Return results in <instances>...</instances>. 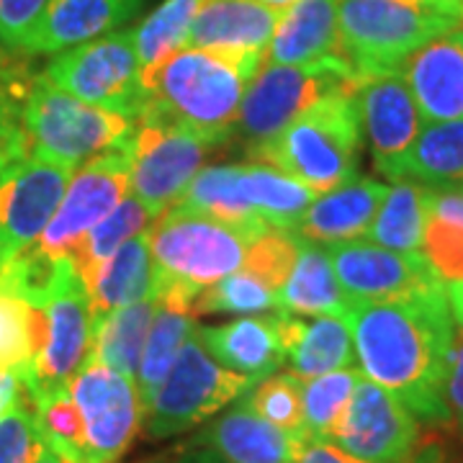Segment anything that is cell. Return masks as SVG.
Here are the masks:
<instances>
[{
	"label": "cell",
	"mask_w": 463,
	"mask_h": 463,
	"mask_svg": "<svg viewBox=\"0 0 463 463\" xmlns=\"http://www.w3.org/2000/svg\"><path fill=\"white\" fill-rule=\"evenodd\" d=\"M44 75L75 99L127 116L134 124L145 106L134 32H111L80 47L60 52L47 65Z\"/></svg>",
	"instance_id": "10"
},
{
	"label": "cell",
	"mask_w": 463,
	"mask_h": 463,
	"mask_svg": "<svg viewBox=\"0 0 463 463\" xmlns=\"http://www.w3.org/2000/svg\"><path fill=\"white\" fill-rule=\"evenodd\" d=\"M281 309L279 291L250 270H234L222 281L201 288L194 298V317L203 315H258Z\"/></svg>",
	"instance_id": "38"
},
{
	"label": "cell",
	"mask_w": 463,
	"mask_h": 463,
	"mask_svg": "<svg viewBox=\"0 0 463 463\" xmlns=\"http://www.w3.org/2000/svg\"><path fill=\"white\" fill-rule=\"evenodd\" d=\"M283 315L286 312L242 317L216 327H201L196 335L216 364L258 381L276 373L286 364Z\"/></svg>",
	"instance_id": "22"
},
{
	"label": "cell",
	"mask_w": 463,
	"mask_h": 463,
	"mask_svg": "<svg viewBox=\"0 0 463 463\" xmlns=\"http://www.w3.org/2000/svg\"><path fill=\"white\" fill-rule=\"evenodd\" d=\"M85 428V463H116L132 446L142 425V399L137 383L118 371L88 364L67 383Z\"/></svg>",
	"instance_id": "13"
},
{
	"label": "cell",
	"mask_w": 463,
	"mask_h": 463,
	"mask_svg": "<svg viewBox=\"0 0 463 463\" xmlns=\"http://www.w3.org/2000/svg\"><path fill=\"white\" fill-rule=\"evenodd\" d=\"M252 383L250 376L216 364L194 332L142 417L145 432L152 440L181 435L242 397Z\"/></svg>",
	"instance_id": "9"
},
{
	"label": "cell",
	"mask_w": 463,
	"mask_h": 463,
	"mask_svg": "<svg viewBox=\"0 0 463 463\" xmlns=\"http://www.w3.org/2000/svg\"><path fill=\"white\" fill-rule=\"evenodd\" d=\"M399 70L425 124L463 118V29L440 33Z\"/></svg>",
	"instance_id": "20"
},
{
	"label": "cell",
	"mask_w": 463,
	"mask_h": 463,
	"mask_svg": "<svg viewBox=\"0 0 463 463\" xmlns=\"http://www.w3.org/2000/svg\"><path fill=\"white\" fill-rule=\"evenodd\" d=\"M181 463H224L216 453H212L209 448H201V450H194V453H188Z\"/></svg>",
	"instance_id": "51"
},
{
	"label": "cell",
	"mask_w": 463,
	"mask_h": 463,
	"mask_svg": "<svg viewBox=\"0 0 463 463\" xmlns=\"http://www.w3.org/2000/svg\"><path fill=\"white\" fill-rule=\"evenodd\" d=\"M325 248L330 252L340 288L345 291L353 307L410 298L446 286L435 276L422 252H397L368 240H353Z\"/></svg>",
	"instance_id": "16"
},
{
	"label": "cell",
	"mask_w": 463,
	"mask_h": 463,
	"mask_svg": "<svg viewBox=\"0 0 463 463\" xmlns=\"http://www.w3.org/2000/svg\"><path fill=\"white\" fill-rule=\"evenodd\" d=\"M216 147H222L216 139L185 124L160 118L137 121L129 167L132 196L142 201L152 216L163 214L181 201Z\"/></svg>",
	"instance_id": "11"
},
{
	"label": "cell",
	"mask_w": 463,
	"mask_h": 463,
	"mask_svg": "<svg viewBox=\"0 0 463 463\" xmlns=\"http://www.w3.org/2000/svg\"><path fill=\"white\" fill-rule=\"evenodd\" d=\"M361 142L364 129L355 93H332L298 114L250 157L279 167L315 194H327L355 178Z\"/></svg>",
	"instance_id": "3"
},
{
	"label": "cell",
	"mask_w": 463,
	"mask_h": 463,
	"mask_svg": "<svg viewBox=\"0 0 463 463\" xmlns=\"http://www.w3.org/2000/svg\"><path fill=\"white\" fill-rule=\"evenodd\" d=\"M155 294V260L147 234H137L116 250L114 258L100 268L99 279L88 288L93 325L139 298Z\"/></svg>",
	"instance_id": "30"
},
{
	"label": "cell",
	"mask_w": 463,
	"mask_h": 463,
	"mask_svg": "<svg viewBox=\"0 0 463 463\" xmlns=\"http://www.w3.org/2000/svg\"><path fill=\"white\" fill-rule=\"evenodd\" d=\"M355 103L361 114V129L373 155V165L386 173L410 149L425 124L417 111L412 90L402 70L379 72L361 80L355 90Z\"/></svg>",
	"instance_id": "18"
},
{
	"label": "cell",
	"mask_w": 463,
	"mask_h": 463,
	"mask_svg": "<svg viewBox=\"0 0 463 463\" xmlns=\"http://www.w3.org/2000/svg\"><path fill=\"white\" fill-rule=\"evenodd\" d=\"M458 327H461V332H463V322H461V325H458Z\"/></svg>",
	"instance_id": "54"
},
{
	"label": "cell",
	"mask_w": 463,
	"mask_h": 463,
	"mask_svg": "<svg viewBox=\"0 0 463 463\" xmlns=\"http://www.w3.org/2000/svg\"><path fill=\"white\" fill-rule=\"evenodd\" d=\"M39 440L65 463H85V428L67 386L29 394Z\"/></svg>",
	"instance_id": "35"
},
{
	"label": "cell",
	"mask_w": 463,
	"mask_h": 463,
	"mask_svg": "<svg viewBox=\"0 0 463 463\" xmlns=\"http://www.w3.org/2000/svg\"><path fill=\"white\" fill-rule=\"evenodd\" d=\"M361 376L364 371L358 368H340L317 379L301 381V410L307 438L332 440V432L337 430Z\"/></svg>",
	"instance_id": "37"
},
{
	"label": "cell",
	"mask_w": 463,
	"mask_h": 463,
	"mask_svg": "<svg viewBox=\"0 0 463 463\" xmlns=\"http://www.w3.org/2000/svg\"><path fill=\"white\" fill-rule=\"evenodd\" d=\"M283 340L288 371L298 381L353 368L358 361L345 317L317 315L301 319L297 315H283Z\"/></svg>",
	"instance_id": "26"
},
{
	"label": "cell",
	"mask_w": 463,
	"mask_h": 463,
	"mask_svg": "<svg viewBox=\"0 0 463 463\" xmlns=\"http://www.w3.org/2000/svg\"><path fill=\"white\" fill-rule=\"evenodd\" d=\"M132 139L90 157L80 170L72 173L47 230L33 242L36 248L54 258H67L83 242L85 234L121 203L129 191Z\"/></svg>",
	"instance_id": "12"
},
{
	"label": "cell",
	"mask_w": 463,
	"mask_h": 463,
	"mask_svg": "<svg viewBox=\"0 0 463 463\" xmlns=\"http://www.w3.org/2000/svg\"><path fill=\"white\" fill-rule=\"evenodd\" d=\"M42 440L33 422L32 399L24 394L0 414V463H33Z\"/></svg>",
	"instance_id": "41"
},
{
	"label": "cell",
	"mask_w": 463,
	"mask_h": 463,
	"mask_svg": "<svg viewBox=\"0 0 463 463\" xmlns=\"http://www.w3.org/2000/svg\"><path fill=\"white\" fill-rule=\"evenodd\" d=\"M345 319L365 379L402 399L417 420L450 422L446 376L456 319L446 286L410 298L355 304Z\"/></svg>",
	"instance_id": "1"
},
{
	"label": "cell",
	"mask_w": 463,
	"mask_h": 463,
	"mask_svg": "<svg viewBox=\"0 0 463 463\" xmlns=\"http://www.w3.org/2000/svg\"><path fill=\"white\" fill-rule=\"evenodd\" d=\"M263 3H268V5H273V8H288L294 0H263Z\"/></svg>",
	"instance_id": "53"
},
{
	"label": "cell",
	"mask_w": 463,
	"mask_h": 463,
	"mask_svg": "<svg viewBox=\"0 0 463 463\" xmlns=\"http://www.w3.org/2000/svg\"><path fill=\"white\" fill-rule=\"evenodd\" d=\"M420 252L443 283L463 281V224L430 216Z\"/></svg>",
	"instance_id": "42"
},
{
	"label": "cell",
	"mask_w": 463,
	"mask_h": 463,
	"mask_svg": "<svg viewBox=\"0 0 463 463\" xmlns=\"http://www.w3.org/2000/svg\"><path fill=\"white\" fill-rule=\"evenodd\" d=\"M268 227L232 224L185 206H170L147 227L157 281L201 291L240 270L250 245Z\"/></svg>",
	"instance_id": "4"
},
{
	"label": "cell",
	"mask_w": 463,
	"mask_h": 463,
	"mask_svg": "<svg viewBox=\"0 0 463 463\" xmlns=\"http://www.w3.org/2000/svg\"><path fill=\"white\" fill-rule=\"evenodd\" d=\"M21 394H24V383L18 379L16 371L0 368V414L5 412Z\"/></svg>",
	"instance_id": "48"
},
{
	"label": "cell",
	"mask_w": 463,
	"mask_h": 463,
	"mask_svg": "<svg viewBox=\"0 0 463 463\" xmlns=\"http://www.w3.org/2000/svg\"><path fill=\"white\" fill-rule=\"evenodd\" d=\"M21 127L29 155L72 170L106 149L127 145L137 129L132 118L75 99L47 75L29 88L21 106Z\"/></svg>",
	"instance_id": "6"
},
{
	"label": "cell",
	"mask_w": 463,
	"mask_h": 463,
	"mask_svg": "<svg viewBox=\"0 0 463 463\" xmlns=\"http://www.w3.org/2000/svg\"><path fill=\"white\" fill-rule=\"evenodd\" d=\"M315 191L265 163L203 167L185 188L178 206L245 227L294 232Z\"/></svg>",
	"instance_id": "7"
},
{
	"label": "cell",
	"mask_w": 463,
	"mask_h": 463,
	"mask_svg": "<svg viewBox=\"0 0 463 463\" xmlns=\"http://www.w3.org/2000/svg\"><path fill=\"white\" fill-rule=\"evenodd\" d=\"M383 175L428 188L463 185V118L422 124L410 149Z\"/></svg>",
	"instance_id": "27"
},
{
	"label": "cell",
	"mask_w": 463,
	"mask_h": 463,
	"mask_svg": "<svg viewBox=\"0 0 463 463\" xmlns=\"http://www.w3.org/2000/svg\"><path fill=\"white\" fill-rule=\"evenodd\" d=\"M361 80L340 54L307 65H263L242 96L232 139L252 155L317 100L332 93H355Z\"/></svg>",
	"instance_id": "8"
},
{
	"label": "cell",
	"mask_w": 463,
	"mask_h": 463,
	"mask_svg": "<svg viewBox=\"0 0 463 463\" xmlns=\"http://www.w3.org/2000/svg\"><path fill=\"white\" fill-rule=\"evenodd\" d=\"M448 304H450V312H453V319L461 325L463 322V281L461 283H448Z\"/></svg>",
	"instance_id": "50"
},
{
	"label": "cell",
	"mask_w": 463,
	"mask_h": 463,
	"mask_svg": "<svg viewBox=\"0 0 463 463\" xmlns=\"http://www.w3.org/2000/svg\"><path fill=\"white\" fill-rule=\"evenodd\" d=\"M52 0H0V44L21 50Z\"/></svg>",
	"instance_id": "43"
},
{
	"label": "cell",
	"mask_w": 463,
	"mask_h": 463,
	"mask_svg": "<svg viewBox=\"0 0 463 463\" xmlns=\"http://www.w3.org/2000/svg\"><path fill=\"white\" fill-rule=\"evenodd\" d=\"M260 67L263 62L183 47L142 72L145 106L137 121H175L224 145L232 139L242 96Z\"/></svg>",
	"instance_id": "2"
},
{
	"label": "cell",
	"mask_w": 463,
	"mask_h": 463,
	"mask_svg": "<svg viewBox=\"0 0 463 463\" xmlns=\"http://www.w3.org/2000/svg\"><path fill=\"white\" fill-rule=\"evenodd\" d=\"M283 11L263 0H206L191 24L185 47L265 65V50Z\"/></svg>",
	"instance_id": "19"
},
{
	"label": "cell",
	"mask_w": 463,
	"mask_h": 463,
	"mask_svg": "<svg viewBox=\"0 0 463 463\" xmlns=\"http://www.w3.org/2000/svg\"><path fill=\"white\" fill-rule=\"evenodd\" d=\"M157 312H160V301L155 294H149L99 319L93 325V343L88 361L109 365L137 383L139 358Z\"/></svg>",
	"instance_id": "29"
},
{
	"label": "cell",
	"mask_w": 463,
	"mask_h": 463,
	"mask_svg": "<svg viewBox=\"0 0 463 463\" xmlns=\"http://www.w3.org/2000/svg\"><path fill=\"white\" fill-rule=\"evenodd\" d=\"M47 337L32 368L21 376L26 394L67 386L88 364L93 343V312L80 276L70 265L44 307Z\"/></svg>",
	"instance_id": "17"
},
{
	"label": "cell",
	"mask_w": 463,
	"mask_h": 463,
	"mask_svg": "<svg viewBox=\"0 0 463 463\" xmlns=\"http://www.w3.org/2000/svg\"><path fill=\"white\" fill-rule=\"evenodd\" d=\"M248 404L270 425L294 435H304V410H301V381L288 373L265 376L250 394Z\"/></svg>",
	"instance_id": "39"
},
{
	"label": "cell",
	"mask_w": 463,
	"mask_h": 463,
	"mask_svg": "<svg viewBox=\"0 0 463 463\" xmlns=\"http://www.w3.org/2000/svg\"><path fill=\"white\" fill-rule=\"evenodd\" d=\"M410 463H446V450L440 443H425V446H420L414 450L412 461Z\"/></svg>",
	"instance_id": "49"
},
{
	"label": "cell",
	"mask_w": 463,
	"mask_h": 463,
	"mask_svg": "<svg viewBox=\"0 0 463 463\" xmlns=\"http://www.w3.org/2000/svg\"><path fill=\"white\" fill-rule=\"evenodd\" d=\"M297 252L298 237L294 232L268 227L250 245L248 258L242 263V270L255 273L268 286H273L276 291H281V286L288 279L294 263H297Z\"/></svg>",
	"instance_id": "40"
},
{
	"label": "cell",
	"mask_w": 463,
	"mask_h": 463,
	"mask_svg": "<svg viewBox=\"0 0 463 463\" xmlns=\"http://www.w3.org/2000/svg\"><path fill=\"white\" fill-rule=\"evenodd\" d=\"M330 443L361 461L410 463L420 448V422L389 389L361 376Z\"/></svg>",
	"instance_id": "14"
},
{
	"label": "cell",
	"mask_w": 463,
	"mask_h": 463,
	"mask_svg": "<svg viewBox=\"0 0 463 463\" xmlns=\"http://www.w3.org/2000/svg\"><path fill=\"white\" fill-rule=\"evenodd\" d=\"M340 57L358 78L392 72L461 21L430 0H340Z\"/></svg>",
	"instance_id": "5"
},
{
	"label": "cell",
	"mask_w": 463,
	"mask_h": 463,
	"mask_svg": "<svg viewBox=\"0 0 463 463\" xmlns=\"http://www.w3.org/2000/svg\"><path fill=\"white\" fill-rule=\"evenodd\" d=\"M47 337L44 309L18 298L0 283V368L16 371L18 379L32 368Z\"/></svg>",
	"instance_id": "33"
},
{
	"label": "cell",
	"mask_w": 463,
	"mask_h": 463,
	"mask_svg": "<svg viewBox=\"0 0 463 463\" xmlns=\"http://www.w3.org/2000/svg\"><path fill=\"white\" fill-rule=\"evenodd\" d=\"M33 463H65L52 448H47L44 443H42V450H39V456H36V461Z\"/></svg>",
	"instance_id": "52"
},
{
	"label": "cell",
	"mask_w": 463,
	"mask_h": 463,
	"mask_svg": "<svg viewBox=\"0 0 463 463\" xmlns=\"http://www.w3.org/2000/svg\"><path fill=\"white\" fill-rule=\"evenodd\" d=\"M142 0H52L21 52L60 54L132 21Z\"/></svg>",
	"instance_id": "21"
},
{
	"label": "cell",
	"mask_w": 463,
	"mask_h": 463,
	"mask_svg": "<svg viewBox=\"0 0 463 463\" xmlns=\"http://www.w3.org/2000/svg\"><path fill=\"white\" fill-rule=\"evenodd\" d=\"M72 173V167L26 155L0 175V263H8L42 237Z\"/></svg>",
	"instance_id": "15"
},
{
	"label": "cell",
	"mask_w": 463,
	"mask_h": 463,
	"mask_svg": "<svg viewBox=\"0 0 463 463\" xmlns=\"http://www.w3.org/2000/svg\"><path fill=\"white\" fill-rule=\"evenodd\" d=\"M430 216L463 224V185L430 188Z\"/></svg>",
	"instance_id": "47"
},
{
	"label": "cell",
	"mask_w": 463,
	"mask_h": 463,
	"mask_svg": "<svg viewBox=\"0 0 463 463\" xmlns=\"http://www.w3.org/2000/svg\"><path fill=\"white\" fill-rule=\"evenodd\" d=\"M26 155L29 152L21 127V111L5 93H0V175Z\"/></svg>",
	"instance_id": "44"
},
{
	"label": "cell",
	"mask_w": 463,
	"mask_h": 463,
	"mask_svg": "<svg viewBox=\"0 0 463 463\" xmlns=\"http://www.w3.org/2000/svg\"><path fill=\"white\" fill-rule=\"evenodd\" d=\"M340 0H294L265 50L268 65H307L340 54Z\"/></svg>",
	"instance_id": "25"
},
{
	"label": "cell",
	"mask_w": 463,
	"mask_h": 463,
	"mask_svg": "<svg viewBox=\"0 0 463 463\" xmlns=\"http://www.w3.org/2000/svg\"><path fill=\"white\" fill-rule=\"evenodd\" d=\"M297 463H368V461H361V458L350 456V453H345L343 448H337L335 443H330V440H319V438H307V435H304V440H301V446H298Z\"/></svg>",
	"instance_id": "46"
},
{
	"label": "cell",
	"mask_w": 463,
	"mask_h": 463,
	"mask_svg": "<svg viewBox=\"0 0 463 463\" xmlns=\"http://www.w3.org/2000/svg\"><path fill=\"white\" fill-rule=\"evenodd\" d=\"M430 219V188L414 181L389 185L364 240L397 252H420Z\"/></svg>",
	"instance_id": "31"
},
{
	"label": "cell",
	"mask_w": 463,
	"mask_h": 463,
	"mask_svg": "<svg viewBox=\"0 0 463 463\" xmlns=\"http://www.w3.org/2000/svg\"><path fill=\"white\" fill-rule=\"evenodd\" d=\"M304 435L270 425L248 402L222 414L199 438L224 463H297Z\"/></svg>",
	"instance_id": "24"
},
{
	"label": "cell",
	"mask_w": 463,
	"mask_h": 463,
	"mask_svg": "<svg viewBox=\"0 0 463 463\" xmlns=\"http://www.w3.org/2000/svg\"><path fill=\"white\" fill-rule=\"evenodd\" d=\"M446 404L450 422L463 435V335L456 337V345L450 353V365L446 376Z\"/></svg>",
	"instance_id": "45"
},
{
	"label": "cell",
	"mask_w": 463,
	"mask_h": 463,
	"mask_svg": "<svg viewBox=\"0 0 463 463\" xmlns=\"http://www.w3.org/2000/svg\"><path fill=\"white\" fill-rule=\"evenodd\" d=\"M194 319L196 317L183 315L175 309H165V307H160V312L155 317L145 350H142V358H139V371H137V392H139L145 412L155 399V392L165 381L167 371L175 364L185 340L196 332Z\"/></svg>",
	"instance_id": "34"
},
{
	"label": "cell",
	"mask_w": 463,
	"mask_h": 463,
	"mask_svg": "<svg viewBox=\"0 0 463 463\" xmlns=\"http://www.w3.org/2000/svg\"><path fill=\"white\" fill-rule=\"evenodd\" d=\"M279 301H281V312L297 317H345L353 307L345 291L340 288L327 248L301 237H298L297 263L279 291Z\"/></svg>",
	"instance_id": "28"
},
{
	"label": "cell",
	"mask_w": 463,
	"mask_h": 463,
	"mask_svg": "<svg viewBox=\"0 0 463 463\" xmlns=\"http://www.w3.org/2000/svg\"><path fill=\"white\" fill-rule=\"evenodd\" d=\"M152 219L155 216L145 209V203L129 196V199H121L114 212H109L93 230L85 234L83 242L67 255L75 273L80 276L85 291L99 279L100 268L114 258L116 250L127 240L147 230Z\"/></svg>",
	"instance_id": "32"
},
{
	"label": "cell",
	"mask_w": 463,
	"mask_h": 463,
	"mask_svg": "<svg viewBox=\"0 0 463 463\" xmlns=\"http://www.w3.org/2000/svg\"><path fill=\"white\" fill-rule=\"evenodd\" d=\"M389 185L373 178H353L315 199L301 214L294 234L317 245L364 240Z\"/></svg>",
	"instance_id": "23"
},
{
	"label": "cell",
	"mask_w": 463,
	"mask_h": 463,
	"mask_svg": "<svg viewBox=\"0 0 463 463\" xmlns=\"http://www.w3.org/2000/svg\"><path fill=\"white\" fill-rule=\"evenodd\" d=\"M203 3L206 0H165L137 26L134 47L142 72L185 47L191 24Z\"/></svg>",
	"instance_id": "36"
}]
</instances>
